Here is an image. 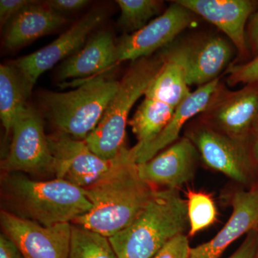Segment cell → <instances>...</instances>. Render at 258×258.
Here are the masks:
<instances>
[{
    "label": "cell",
    "instance_id": "cell-9",
    "mask_svg": "<svg viewBox=\"0 0 258 258\" xmlns=\"http://www.w3.org/2000/svg\"><path fill=\"white\" fill-rule=\"evenodd\" d=\"M186 137L209 167L240 184L249 182L252 163L246 142L231 138L200 120Z\"/></svg>",
    "mask_w": 258,
    "mask_h": 258
},
{
    "label": "cell",
    "instance_id": "cell-22",
    "mask_svg": "<svg viewBox=\"0 0 258 258\" xmlns=\"http://www.w3.org/2000/svg\"><path fill=\"white\" fill-rule=\"evenodd\" d=\"M176 108L157 100L144 98L128 124L136 136L137 147L150 143L170 121Z\"/></svg>",
    "mask_w": 258,
    "mask_h": 258
},
{
    "label": "cell",
    "instance_id": "cell-27",
    "mask_svg": "<svg viewBox=\"0 0 258 258\" xmlns=\"http://www.w3.org/2000/svg\"><path fill=\"white\" fill-rule=\"evenodd\" d=\"M191 248L187 236L180 234L164 244L153 258H190Z\"/></svg>",
    "mask_w": 258,
    "mask_h": 258
},
{
    "label": "cell",
    "instance_id": "cell-19",
    "mask_svg": "<svg viewBox=\"0 0 258 258\" xmlns=\"http://www.w3.org/2000/svg\"><path fill=\"white\" fill-rule=\"evenodd\" d=\"M63 15L45 3L33 1L11 21L5 32V46L15 50L48 35L66 23Z\"/></svg>",
    "mask_w": 258,
    "mask_h": 258
},
{
    "label": "cell",
    "instance_id": "cell-24",
    "mask_svg": "<svg viewBox=\"0 0 258 258\" xmlns=\"http://www.w3.org/2000/svg\"><path fill=\"white\" fill-rule=\"evenodd\" d=\"M116 3L120 10L118 24L132 33L145 27L160 13L164 5L157 0H118Z\"/></svg>",
    "mask_w": 258,
    "mask_h": 258
},
{
    "label": "cell",
    "instance_id": "cell-10",
    "mask_svg": "<svg viewBox=\"0 0 258 258\" xmlns=\"http://www.w3.org/2000/svg\"><path fill=\"white\" fill-rule=\"evenodd\" d=\"M0 224L25 258H69L71 223L46 227L2 210Z\"/></svg>",
    "mask_w": 258,
    "mask_h": 258
},
{
    "label": "cell",
    "instance_id": "cell-25",
    "mask_svg": "<svg viewBox=\"0 0 258 258\" xmlns=\"http://www.w3.org/2000/svg\"><path fill=\"white\" fill-rule=\"evenodd\" d=\"M186 195L189 235L193 237L217 221V211L215 202L209 194L189 189Z\"/></svg>",
    "mask_w": 258,
    "mask_h": 258
},
{
    "label": "cell",
    "instance_id": "cell-15",
    "mask_svg": "<svg viewBox=\"0 0 258 258\" xmlns=\"http://www.w3.org/2000/svg\"><path fill=\"white\" fill-rule=\"evenodd\" d=\"M174 47L184 62L188 85L199 87L218 79L234 55L231 44L218 36Z\"/></svg>",
    "mask_w": 258,
    "mask_h": 258
},
{
    "label": "cell",
    "instance_id": "cell-33",
    "mask_svg": "<svg viewBox=\"0 0 258 258\" xmlns=\"http://www.w3.org/2000/svg\"><path fill=\"white\" fill-rule=\"evenodd\" d=\"M255 154H256V159H257V166H258V121H257V139H256V144H255Z\"/></svg>",
    "mask_w": 258,
    "mask_h": 258
},
{
    "label": "cell",
    "instance_id": "cell-12",
    "mask_svg": "<svg viewBox=\"0 0 258 258\" xmlns=\"http://www.w3.org/2000/svg\"><path fill=\"white\" fill-rule=\"evenodd\" d=\"M104 16L102 10H93L47 46L15 61L14 66L30 93L42 74L81 50L89 34L103 22Z\"/></svg>",
    "mask_w": 258,
    "mask_h": 258
},
{
    "label": "cell",
    "instance_id": "cell-3",
    "mask_svg": "<svg viewBox=\"0 0 258 258\" xmlns=\"http://www.w3.org/2000/svg\"><path fill=\"white\" fill-rule=\"evenodd\" d=\"M187 222L186 201L178 189L156 190L134 221L108 239L118 258H153L184 233Z\"/></svg>",
    "mask_w": 258,
    "mask_h": 258
},
{
    "label": "cell",
    "instance_id": "cell-34",
    "mask_svg": "<svg viewBox=\"0 0 258 258\" xmlns=\"http://www.w3.org/2000/svg\"><path fill=\"white\" fill-rule=\"evenodd\" d=\"M256 258H258V250H257V257Z\"/></svg>",
    "mask_w": 258,
    "mask_h": 258
},
{
    "label": "cell",
    "instance_id": "cell-14",
    "mask_svg": "<svg viewBox=\"0 0 258 258\" xmlns=\"http://www.w3.org/2000/svg\"><path fill=\"white\" fill-rule=\"evenodd\" d=\"M194 14L217 27L237 49L241 57L248 55L245 25L255 10L251 0H176Z\"/></svg>",
    "mask_w": 258,
    "mask_h": 258
},
{
    "label": "cell",
    "instance_id": "cell-26",
    "mask_svg": "<svg viewBox=\"0 0 258 258\" xmlns=\"http://www.w3.org/2000/svg\"><path fill=\"white\" fill-rule=\"evenodd\" d=\"M227 71V83L230 86H235L239 83H258V55L245 63L231 66Z\"/></svg>",
    "mask_w": 258,
    "mask_h": 258
},
{
    "label": "cell",
    "instance_id": "cell-6",
    "mask_svg": "<svg viewBox=\"0 0 258 258\" xmlns=\"http://www.w3.org/2000/svg\"><path fill=\"white\" fill-rule=\"evenodd\" d=\"M9 151L1 162L3 173L20 172L45 177L55 176V158L49 147L40 115L25 106L12 128Z\"/></svg>",
    "mask_w": 258,
    "mask_h": 258
},
{
    "label": "cell",
    "instance_id": "cell-8",
    "mask_svg": "<svg viewBox=\"0 0 258 258\" xmlns=\"http://www.w3.org/2000/svg\"><path fill=\"white\" fill-rule=\"evenodd\" d=\"M200 120L231 138L246 142L258 121V83L229 91L220 84Z\"/></svg>",
    "mask_w": 258,
    "mask_h": 258
},
{
    "label": "cell",
    "instance_id": "cell-17",
    "mask_svg": "<svg viewBox=\"0 0 258 258\" xmlns=\"http://www.w3.org/2000/svg\"><path fill=\"white\" fill-rule=\"evenodd\" d=\"M220 79L199 87L176 107L170 121L157 138L143 147L134 146L130 149L135 164H140L152 159L179 139L181 129L190 119L205 111L214 95L220 87Z\"/></svg>",
    "mask_w": 258,
    "mask_h": 258
},
{
    "label": "cell",
    "instance_id": "cell-11",
    "mask_svg": "<svg viewBox=\"0 0 258 258\" xmlns=\"http://www.w3.org/2000/svg\"><path fill=\"white\" fill-rule=\"evenodd\" d=\"M195 14L173 1L162 15L138 31L125 35L116 43L117 62L138 60L166 46L195 22Z\"/></svg>",
    "mask_w": 258,
    "mask_h": 258
},
{
    "label": "cell",
    "instance_id": "cell-7",
    "mask_svg": "<svg viewBox=\"0 0 258 258\" xmlns=\"http://www.w3.org/2000/svg\"><path fill=\"white\" fill-rule=\"evenodd\" d=\"M47 140L55 158V177L83 189L94 184L121 164L134 161L130 149L114 159H103L93 153L84 141L57 131L47 135Z\"/></svg>",
    "mask_w": 258,
    "mask_h": 258
},
{
    "label": "cell",
    "instance_id": "cell-4",
    "mask_svg": "<svg viewBox=\"0 0 258 258\" xmlns=\"http://www.w3.org/2000/svg\"><path fill=\"white\" fill-rule=\"evenodd\" d=\"M164 52L133 62L123 77L103 117L84 142L103 159H111L126 151L125 130L129 113L139 98L144 96L164 63Z\"/></svg>",
    "mask_w": 258,
    "mask_h": 258
},
{
    "label": "cell",
    "instance_id": "cell-20",
    "mask_svg": "<svg viewBox=\"0 0 258 258\" xmlns=\"http://www.w3.org/2000/svg\"><path fill=\"white\" fill-rule=\"evenodd\" d=\"M164 52V63L144 96L176 108L191 92L188 85L184 62L175 47H170Z\"/></svg>",
    "mask_w": 258,
    "mask_h": 258
},
{
    "label": "cell",
    "instance_id": "cell-32",
    "mask_svg": "<svg viewBox=\"0 0 258 258\" xmlns=\"http://www.w3.org/2000/svg\"><path fill=\"white\" fill-rule=\"evenodd\" d=\"M247 42L249 49L258 55V9L251 18L247 29Z\"/></svg>",
    "mask_w": 258,
    "mask_h": 258
},
{
    "label": "cell",
    "instance_id": "cell-1",
    "mask_svg": "<svg viewBox=\"0 0 258 258\" xmlns=\"http://www.w3.org/2000/svg\"><path fill=\"white\" fill-rule=\"evenodd\" d=\"M5 211L42 226L72 223L93 208L83 188L63 179L38 181L23 173H3Z\"/></svg>",
    "mask_w": 258,
    "mask_h": 258
},
{
    "label": "cell",
    "instance_id": "cell-16",
    "mask_svg": "<svg viewBox=\"0 0 258 258\" xmlns=\"http://www.w3.org/2000/svg\"><path fill=\"white\" fill-rule=\"evenodd\" d=\"M232 206V215L225 226L211 240L191 248L190 258H219L242 236L258 231V189L237 191Z\"/></svg>",
    "mask_w": 258,
    "mask_h": 258
},
{
    "label": "cell",
    "instance_id": "cell-13",
    "mask_svg": "<svg viewBox=\"0 0 258 258\" xmlns=\"http://www.w3.org/2000/svg\"><path fill=\"white\" fill-rule=\"evenodd\" d=\"M198 152L185 137L176 141L152 159L137 164L139 176L151 186L177 189L192 179Z\"/></svg>",
    "mask_w": 258,
    "mask_h": 258
},
{
    "label": "cell",
    "instance_id": "cell-23",
    "mask_svg": "<svg viewBox=\"0 0 258 258\" xmlns=\"http://www.w3.org/2000/svg\"><path fill=\"white\" fill-rule=\"evenodd\" d=\"M69 258L118 257L108 237L72 224Z\"/></svg>",
    "mask_w": 258,
    "mask_h": 258
},
{
    "label": "cell",
    "instance_id": "cell-30",
    "mask_svg": "<svg viewBox=\"0 0 258 258\" xmlns=\"http://www.w3.org/2000/svg\"><path fill=\"white\" fill-rule=\"evenodd\" d=\"M49 7L60 13H73L84 8L89 3L87 0H50L45 2Z\"/></svg>",
    "mask_w": 258,
    "mask_h": 258
},
{
    "label": "cell",
    "instance_id": "cell-28",
    "mask_svg": "<svg viewBox=\"0 0 258 258\" xmlns=\"http://www.w3.org/2000/svg\"><path fill=\"white\" fill-rule=\"evenodd\" d=\"M33 1L30 0H1L0 1V22L4 25L18 15Z\"/></svg>",
    "mask_w": 258,
    "mask_h": 258
},
{
    "label": "cell",
    "instance_id": "cell-29",
    "mask_svg": "<svg viewBox=\"0 0 258 258\" xmlns=\"http://www.w3.org/2000/svg\"><path fill=\"white\" fill-rule=\"evenodd\" d=\"M258 250V231L254 230L246 235L238 249L228 258H256Z\"/></svg>",
    "mask_w": 258,
    "mask_h": 258
},
{
    "label": "cell",
    "instance_id": "cell-2",
    "mask_svg": "<svg viewBox=\"0 0 258 258\" xmlns=\"http://www.w3.org/2000/svg\"><path fill=\"white\" fill-rule=\"evenodd\" d=\"M83 190L93 208L71 224L108 238L128 227L156 191L140 177L134 161L121 164Z\"/></svg>",
    "mask_w": 258,
    "mask_h": 258
},
{
    "label": "cell",
    "instance_id": "cell-31",
    "mask_svg": "<svg viewBox=\"0 0 258 258\" xmlns=\"http://www.w3.org/2000/svg\"><path fill=\"white\" fill-rule=\"evenodd\" d=\"M0 258H25L18 246L3 232L0 235Z\"/></svg>",
    "mask_w": 258,
    "mask_h": 258
},
{
    "label": "cell",
    "instance_id": "cell-18",
    "mask_svg": "<svg viewBox=\"0 0 258 258\" xmlns=\"http://www.w3.org/2000/svg\"><path fill=\"white\" fill-rule=\"evenodd\" d=\"M116 64V43L113 35L110 32L101 31L64 61L59 71L58 79H88L111 71Z\"/></svg>",
    "mask_w": 258,
    "mask_h": 258
},
{
    "label": "cell",
    "instance_id": "cell-5",
    "mask_svg": "<svg viewBox=\"0 0 258 258\" xmlns=\"http://www.w3.org/2000/svg\"><path fill=\"white\" fill-rule=\"evenodd\" d=\"M118 83L103 73L81 80L72 91L42 93V105L57 132L84 141L101 120Z\"/></svg>",
    "mask_w": 258,
    "mask_h": 258
},
{
    "label": "cell",
    "instance_id": "cell-21",
    "mask_svg": "<svg viewBox=\"0 0 258 258\" xmlns=\"http://www.w3.org/2000/svg\"><path fill=\"white\" fill-rule=\"evenodd\" d=\"M30 93L14 64H1L0 118L5 128V137L11 134L16 117L26 106V99Z\"/></svg>",
    "mask_w": 258,
    "mask_h": 258
}]
</instances>
